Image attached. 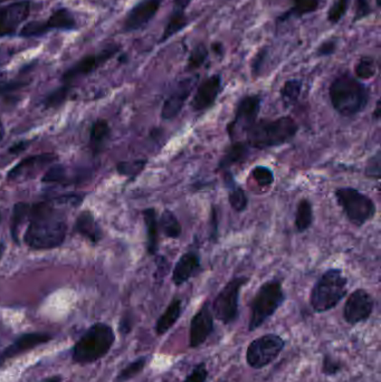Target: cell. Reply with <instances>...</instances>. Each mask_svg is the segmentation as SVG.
<instances>
[{"label":"cell","instance_id":"cb8c5ba5","mask_svg":"<svg viewBox=\"0 0 381 382\" xmlns=\"http://www.w3.org/2000/svg\"><path fill=\"white\" fill-rule=\"evenodd\" d=\"M249 147L245 141H236L233 142L225 152L220 158V163H218V170L220 171H226L229 170L231 166H234L236 163H240L243 161L249 154Z\"/></svg>","mask_w":381,"mask_h":382},{"label":"cell","instance_id":"7dc6e473","mask_svg":"<svg viewBox=\"0 0 381 382\" xmlns=\"http://www.w3.org/2000/svg\"><path fill=\"white\" fill-rule=\"evenodd\" d=\"M266 55V49H265L258 51L257 54H256L255 58H254V62H253L252 64L253 75H259V73H261L262 67H263V63H264Z\"/></svg>","mask_w":381,"mask_h":382},{"label":"cell","instance_id":"484cf974","mask_svg":"<svg viewBox=\"0 0 381 382\" xmlns=\"http://www.w3.org/2000/svg\"><path fill=\"white\" fill-rule=\"evenodd\" d=\"M46 28L51 30H73L76 28V17L67 8H60L51 14L48 21H45Z\"/></svg>","mask_w":381,"mask_h":382},{"label":"cell","instance_id":"7402d4cb","mask_svg":"<svg viewBox=\"0 0 381 382\" xmlns=\"http://www.w3.org/2000/svg\"><path fill=\"white\" fill-rule=\"evenodd\" d=\"M181 309H183V302L181 298H174L165 309V312L157 320L154 330L158 335H163L177 323L178 320L181 315Z\"/></svg>","mask_w":381,"mask_h":382},{"label":"cell","instance_id":"3957f363","mask_svg":"<svg viewBox=\"0 0 381 382\" xmlns=\"http://www.w3.org/2000/svg\"><path fill=\"white\" fill-rule=\"evenodd\" d=\"M299 132V124L291 117H281L275 120H258L245 131L249 147L259 150L281 147L292 141Z\"/></svg>","mask_w":381,"mask_h":382},{"label":"cell","instance_id":"44dd1931","mask_svg":"<svg viewBox=\"0 0 381 382\" xmlns=\"http://www.w3.org/2000/svg\"><path fill=\"white\" fill-rule=\"evenodd\" d=\"M224 172V184L227 190L229 202L231 207L238 213H243L249 207V198L245 190L235 180L234 176L229 170Z\"/></svg>","mask_w":381,"mask_h":382},{"label":"cell","instance_id":"d6a6232c","mask_svg":"<svg viewBox=\"0 0 381 382\" xmlns=\"http://www.w3.org/2000/svg\"><path fill=\"white\" fill-rule=\"evenodd\" d=\"M108 134H110V128L106 121H96L93 127L91 129V145L94 150L99 151L100 147L104 145Z\"/></svg>","mask_w":381,"mask_h":382},{"label":"cell","instance_id":"1f68e13d","mask_svg":"<svg viewBox=\"0 0 381 382\" xmlns=\"http://www.w3.org/2000/svg\"><path fill=\"white\" fill-rule=\"evenodd\" d=\"M30 206L25 202H19L14 207L12 220V235L16 241H19V229L24 224L25 219L30 218Z\"/></svg>","mask_w":381,"mask_h":382},{"label":"cell","instance_id":"f5cc1de1","mask_svg":"<svg viewBox=\"0 0 381 382\" xmlns=\"http://www.w3.org/2000/svg\"><path fill=\"white\" fill-rule=\"evenodd\" d=\"M7 1H10V0H0V5H3V3H7Z\"/></svg>","mask_w":381,"mask_h":382},{"label":"cell","instance_id":"60d3db41","mask_svg":"<svg viewBox=\"0 0 381 382\" xmlns=\"http://www.w3.org/2000/svg\"><path fill=\"white\" fill-rule=\"evenodd\" d=\"M365 175L375 180H380L381 176V154L380 150H377L373 156L369 158L367 161L366 169H365Z\"/></svg>","mask_w":381,"mask_h":382},{"label":"cell","instance_id":"9c48e42d","mask_svg":"<svg viewBox=\"0 0 381 382\" xmlns=\"http://www.w3.org/2000/svg\"><path fill=\"white\" fill-rule=\"evenodd\" d=\"M286 341L277 334L262 335L253 341L247 348L246 361L249 367L262 369L272 363L282 353Z\"/></svg>","mask_w":381,"mask_h":382},{"label":"cell","instance_id":"d4e9b609","mask_svg":"<svg viewBox=\"0 0 381 382\" xmlns=\"http://www.w3.org/2000/svg\"><path fill=\"white\" fill-rule=\"evenodd\" d=\"M76 230L92 243H97L101 237L99 225L96 224L95 218L90 211H84L78 216L76 220Z\"/></svg>","mask_w":381,"mask_h":382},{"label":"cell","instance_id":"5b68a950","mask_svg":"<svg viewBox=\"0 0 381 382\" xmlns=\"http://www.w3.org/2000/svg\"><path fill=\"white\" fill-rule=\"evenodd\" d=\"M347 293V277L339 268H330L315 282L310 295V303L315 312L324 313L334 309L345 298Z\"/></svg>","mask_w":381,"mask_h":382},{"label":"cell","instance_id":"f546056e","mask_svg":"<svg viewBox=\"0 0 381 382\" xmlns=\"http://www.w3.org/2000/svg\"><path fill=\"white\" fill-rule=\"evenodd\" d=\"M321 0H293V6L286 14L281 16V21L292 19V17H302V16L312 14L319 10Z\"/></svg>","mask_w":381,"mask_h":382},{"label":"cell","instance_id":"7bdbcfd3","mask_svg":"<svg viewBox=\"0 0 381 382\" xmlns=\"http://www.w3.org/2000/svg\"><path fill=\"white\" fill-rule=\"evenodd\" d=\"M208 377L207 368L204 362L196 366L195 369L190 372L183 382H206Z\"/></svg>","mask_w":381,"mask_h":382},{"label":"cell","instance_id":"816d5d0a","mask_svg":"<svg viewBox=\"0 0 381 382\" xmlns=\"http://www.w3.org/2000/svg\"><path fill=\"white\" fill-rule=\"evenodd\" d=\"M62 380H63V378L60 376H53L46 379L45 382H62Z\"/></svg>","mask_w":381,"mask_h":382},{"label":"cell","instance_id":"52a82bcc","mask_svg":"<svg viewBox=\"0 0 381 382\" xmlns=\"http://www.w3.org/2000/svg\"><path fill=\"white\" fill-rule=\"evenodd\" d=\"M334 196L349 222L357 227L366 225L377 214L376 202L356 188H338L334 191Z\"/></svg>","mask_w":381,"mask_h":382},{"label":"cell","instance_id":"4dcf8cb0","mask_svg":"<svg viewBox=\"0 0 381 382\" xmlns=\"http://www.w3.org/2000/svg\"><path fill=\"white\" fill-rule=\"evenodd\" d=\"M302 91L300 80H288L281 88V99L286 108H290L297 102Z\"/></svg>","mask_w":381,"mask_h":382},{"label":"cell","instance_id":"836d02e7","mask_svg":"<svg viewBox=\"0 0 381 382\" xmlns=\"http://www.w3.org/2000/svg\"><path fill=\"white\" fill-rule=\"evenodd\" d=\"M147 362V357H142V358L137 359L135 361L128 364L120 372L117 373L115 382H126L133 379L135 377L138 376L139 373H141L143 371Z\"/></svg>","mask_w":381,"mask_h":382},{"label":"cell","instance_id":"6da1fadb","mask_svg":"<svg viewBox=\"0 0 381 382\" xmlns=\"http://www.w3.org/2000/svg\"><path fill=\"white\" fill-rule=\"evenodd\" d=\"M30 224L25 241L34 250H51L63 244L67 237V217L51 202L30 206Z\"/></svg>","mask_w":381,"mask_h":382},{"label":"cell","instance_id":"9a60e30c","mask_svg":"<svg viewBox=\"0 0 381 382\" xmlns=\"http://www.w3.org/2000/svg\"><path fill=\"white\" fill-rule=\"evenodd\" d=\"M30 1L23 0L0 8V36L12 35L30 14Z\"/></svg>","mask_w":381,"mask_h":382},{"label":"cell","instance_id":"7c38bea8","mask_svg":"<svg viewBox=\"0 0 381 382\" xmlns=\"http://www.w3.org/2000/svg\"><path fill=\"white\" fill-rule=\"evenodd\" d=\"M53 335L45 332H30V333L21 334L16 337L14 342L0 353V368L6 363L10 359L16 358L23 353H28L32 350L36 349L37 346H43L45 343L53 340Z\"/></svg>","mask_w":381,"mask_h":382},{"label":"cell","instance_id":"681fc988","mask_svg":"<svg viewBox=\"0 0 381 382\" xmlns=\"http://www.w3.org/2000/svg\"><path fill=\"white\" fill-rule=\"evenodd\" d=\"M25 145H26V143H25V142H21V143H17V145H14V147H12V149H10V152H12V154H17V152H21V150H24Z\"/></svg>","mask_w":381,"mask_h":382},{"label":"cell","instance_id":"f1b7e54d","mask_svg":"<svg viewBox=\"0 0 381 382\" xmlns=\"http://www.w3.org/2000/svg\"><path fill=\"white\" fill-rule=\"evenodd\" d=\"M160 228L165 237L172 238V239H178L181 237L183 228H181V223L178 220L176 215L169 209H165L160 217L159 222Z\"/></svg>","mask_w":381,"mask_h":382},{"label":"cell","instance_id":"ab89813d","mask_svg":"<svg viewBox=\"0 0 381 382\" xmlns=\"http://www.w3.org/2000/svg\"><path fill=\"white\" fill-rule=\"evenodd\" d=\"M208 58V51L205 45L196 46L195 49H192V54L188 58V69L189 71H195L199 69L203 64L206 62Z\"/></svg>","mask_w":381,"mask_h":382},{"label":"cell","instance_id":"bcb514c9","mask_svg":"<svg viewBox=\"0 0 381 382\" xmlns=\"http://www.w3.org/2000/svg\"><path fill=\"white\" fill-rule=\"evenodd\" d=\"M372 12L369 0H357V10H356V19L354 21L365 19Z\"/></svg>","mask_w":381,"mask_h":382},{"label":"cell","instance_id":"4fadbf2b","mask_svg":"<svg viewBox=\"0 0 381 382\" xmlns=\"http://www.w3.org/2000/svg\"><path fill=\"white\" fill-rule=\"evenodd\" d=\"M119 46H108L106 49L100 51L97 54L87 55L84 58L78 60L71 69H67L63 74V81L71 82L78 79L81 76L89 75L90 73L94 72L96 69L102 67L108 60H111L117 51Z\"/></svg>","mask_w":381,"mask_h":382},{"label":"cell","instance_id":"5bb4252c","mask_svg":"<svg viewBox=\"0 0 381 382\" xmlns=\"http://www.w3.org/2000/svg\"><path fill=\"white\" fill-rule=\"evenodd\" d=\"M162 0H140L126 14L124 23V32L132 33L146 27L157 12H159Z\"/></svg>","mask_w":381,"mask_h":382},{"label":"cell","instance_id":"b9f144b4","mask_svg":"<svg viewBox=\"0 0 381 382\" xmlns=\"http://www.w3.org/2000/svg\"><path fill=\"white\" fill-rule=\"evenodd\" d=\"M69 86H62V88L55 90L54 92H51L45 99V106L46 108H58L62 103L67 99V95H69Z\"/></svg>","mask_w":381,"mask_h":382},{"label":"cell","instance_id":"f35d334b","mask_svg":"<svg viewBox=\"0 0 381 382\" xmlns=\"http://www.w3.org/2000/svg\"><path fill=\"white\" fill-rule=\"evenodd\" d=\"M48 33L47 28H46L45 21H30L27 24L23 26L19 35L21 37H37L43 36Z\"/></svg>","mask_w":381,"mask_h":382},{"label":"cell","instance_id":"ffe728a7","mask_svg":"<svg viewBox=\"0 0 381 382\" xmlns=\"http://www.w3.org/2000/svg\"><path fill=\"white\" fill-rule=\"evenodd\" d=\"M200 268V256L190 250L181 256L172 271V283L176 286H181L195 275Z\"/></svg>","mask_w":381,"mask_h":382},{"label":"cell","instance_id":"603a6c76","mask_svg":"<svg viewBox=\"0 0 381 382\" xmlns=\"http://www.w3.org/2000/svg\"><path fill=\"white\" fill-rule=\"evenodd\" d=\"M143 220L147 229V250L149 255H156L159 250V222L154 208L143 211Z\"/></svg>","mask_w":381,"mask_h":382},{"label":"cell","instance_id":"8992f818","mask_svg":"<svg viewBox=\"0 0 381 382\" xmlns=\"http://www.w3.org/2000/svg\"><path fill=\"white\" fill-rule=\"evenodd\" d=\"M286 301V293L283 291L282 283L279 280H268L258 289L257 293L251 304V320L249 330L255 331L256 329L274 315L281 305Z\"/></svg>","mask_w":381,"mask_h":382},{"label":"cell","instance_id":"74e56055","mask_svg":"<svg viewBox=\"0 0 381 382\" xmlns=\"http://www.w3.org/2000/svg\"><path fill=\"white\" fill-rule=\"evenodd\" d=\"M251 174H252L253 179L257 182L258 186L270 187L273 184L274 180H275L273 171L265 166H256L255 168H253Z\"/></svg>","mask_w":381,"mask_h":382},{"label":"cell","instance_id":"30bf717a","mask_svg":"<svg viewBox=\"0 0 381 382\" xmlns=\"http://www.w3.org/2000/svg\"><path fill=\"white\" fill-rule=\"evenodd\" d=\"M262 97L258 94L245 95L238 101L235 108L234 119L227 126L229 138L234 139L238 133H245L257 121L261 111Z\"/></svg>","mask_w":381,"mask_h":382},{"label":"cell","instance_id":"4316f807","mask_svg":"<svg viewBox=\"0 0 381 382\" xmlns=\"http://www.w3.org/2000/svg\"><path fill=\"white\" fill-rule=\"evenodd\" d=\"M188 23H189V21H188V17L185 14V8L174 6V12H172L168 23L165 25V30L162 33L160 42L163 43L165 40H170L176 34L179 33L183 28L187 27Z\"/></svg>","mask_w":381,"mask_h":382},{"label":"cell","instance_id":"7a4b0ae2","mask_svg":"<svg viewBox=\"0 0 381 382\" xmlns=\"http://www.w3.org/2000/svg\"><path fill=\"white\" fill-rule=\"evenodd\" d=\"M329 97L334 110L345 118H352L365 111L370 99L368 88L348 73L334 80Z\"/></svg>","mask_w":381,"mask_h":382},{"label":"cell","instance_id":"d590c367","mask_svg":"<svg viewBox=\"0 0 381 382\" xmlns=\"http://www.w3.org/2000/svg\"><path fill=\"white\" fill-rule=\"evenodd\" d=\"M147 160H132V161H126V163H120L117 165V171L121 175L126 176V177H137L140 175L143 169L147 166Z\"/></svg>","mask_w":381,"mask_h":382},{"label":"cell","instance_id":"e575fe53","mask_svg":"<svg viewBox=\"0 0 381 382\" xmlns=\"http://www.w3.org/2000/svg\"><path fill=\"white\" fill-rule=\"evenodd\" d=\"M356 77L360 80H370L377 74V65L375 60L369 56L361 58L354 69Z\"/></svg>","mask_w":381,"mask_h":382},{"label":"cell","instance_id":"f907efd6","mask_svg":"<svg viewBox=\"0 0 381 382\" xmlns=\"http://www.w3.org/2000/svg\"><path fill=\"white\" fill-rule=\"evenodd\" d=\"M380 99H378V101H377V104H376L375 112H373V117H375L377 120L380 119Z\"/></svg>","mask_w":381,"mask_h":382},{"label":"cell","instance_id":"8d00e7d4","mask_svg":"<svg viewBox=\"0 0 381 382\" xmlns=\"http://www.w3.org/2000/svg\"><path fill=\"white\" fill-rule=\"evenodd\" d=\"M349 5H350V0H334V3L327 12V21H330L331 24L339 23L348 12Z\"/></svg>","mask_w":381,"mask_h":382},{"label":"cell","instance_id":"8fae6325","mask_svg":"<svg viewBox=\"0 0 381 382\" xmlns=\"http://www.w3.org/2000/svg\"><path fill=\"white\" fill-rule=\"evenodd\" d=\"M375 307L373 298L366 289H358L349 295L343 307V318L345 322L356 325L358 323L366 322L371 316Z\"/></svg>","mask_w":381,"mask_h":382},{"label":"cell","instance_id":"ba28073f","mask_svg":"<svg viewBox=\"0 0 381 382\" xmlns=\"http://www.w3.org/2000/svg\"><path fill=\"white\" fill-rule=\"evenodd\" d=\"M246 283H249V277H234L217 294L211 305V312L218 321H222L224 324H231L236 321L240 291Z\"/></svg>","mask_w":381,"mask_h":382},{"label":"cell","instance_id":"83f0119b","mask_svg":"<svg viewBox=\"0 0 381 382\" xmlns=\"http://www.w3.org/2000/svg\"><path fill=\"white\" fill-rule=\"evenodd\" d=\"M295 223L297 232H304L311 228L313 224V206L309 199H301L297 204Z\"/></svg>","mask_w":381,"mask_h":382},{"label":"cell","instance_id":"ac0fdd59","mask_svg":"<svg viewBox=\"0 0 381 382\" xmlns=\"http://www.w3.org/2000/svg\"><path fill=\"white\" fill-rule=\"evenodd\" d=\"M195 80L186 79L176 86L174 92L165 99L161 110V118L163 120H172L181 115L185 103L189 99Z\"/></svg>","mask_w":381,"mask_h":382},{"label":"cell","instance_id":"c3c4849f","mask_svg":"<svg viewBox=\"0 0 381 382\" xmlns=\"http://www.w3.org/2000/svg\"><path fill=\"white\" fill-rule=\"evenodd\" d=\"M336 49V40H331L322 43L318 49L319 56H329L334 54Z\"/></svg>","mask_w":381,"mask_h":382},{"label":"cell","instance_id":"277c9868","mask_svg":"<svg viewBox=\"0 0 381 382\" xmlns=\"http://www.w3.org/2000/svg\"><path fill=\"white\" fill-rule=\"evenodd\" d=\"M115 342V333L111 325L97 322L91 325L73 346L72 360L74 363H93L104 358Z\"/></svg>","mask_w":381,"mask_h":382},{"label":"cell","instance_id":"e0dca14e","mask_svg":"<svg viewBox=\"0 0 381 382\" xmlns=\"http://www.w3.org/2000/svg\"><path fill=\"white\" fill-rule=\"evenodd\" d=\"M222 88V79L220 74H215L205 80L196 91L192 101V108L195 112H204L216 102Z\"/></svg>","mask_w":381,"mask_h":382},{"label":"cell","instance_id":"d6986e66","mask_svg":"<svg viewBox=\"0 0 381 382\" xmlns=\"http://www.w3.org/2000/svg\"><path fill=\"white\" fill-rule=\"evenodd\" d=\"M56 159L54 154H44L33 157L26 158L17 166L10 170L8 179L10 180H24L27 178L33 177L41 169L46 167L48 163H51Z\"/></svg>","mask_w":381,"mask_h":382},{"label":"cell","instance_id":"2e32d148","mask_svg":"<svg viewBox=\"0 0 381 382\" xmlns=\"http://www.w3.org/2000/svg\"><path fill=\"white\" fill-rule=\"evenodd\" d=\"M213 331V315L208 302L199 309L190 323V348H198Z\"/></svg>","mask_w":381,"mask_h":382},{"label":"cell","instance_id":"ee69618b","mask_svg":"<svg viewBox=\"0 0 381 382\" xmlns=\"http://www.w3.org/2000/svg\"><path fill=\"white\" fill-rule=\"evenodd\" d=\"M343 366L339 363V361H336L334 359L331 358L330 355H325L323 359V367H322V371H323L324 374L327 376H334L336 373L341 370Z\"/></svg>","mask_w":381,"mask_h":382},{"label":"cell","instance_id":"f6af8a7d","mask_svg":"<svg viewBox=\"0 0 381 382\" xmlns=\"http://www.w3.org/2000/svg\"><path fill=\"white\" fill-rule=\"evenodd\" d=\"M27 85V82L0 81V94L12 93Z\"/></svg>","mask_w":381,"mask_h":382}]
</instances>
